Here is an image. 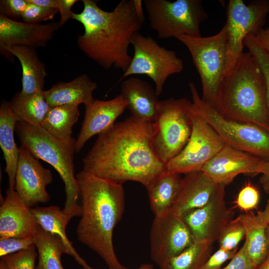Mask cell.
<instances>
[{
	"label": "cell",
	"instance_id": "17",
	"mask_svg": "<svg viewBox=\"0 0 269 269\" xmlns=\"http://www.w3.org/2000/svg\"><path fill=\"white\" fill-rule=\"evenodd\" d=\"M128 103L120 94L109 100L95 99L85 106L84 119L76 139L75 152H79L93 136L112 127L116 119L127 109Z\"/></svg>",
	"mask_w": 269,
	"mask_h": 269
},
{
	"label": "cell",
	"instance_id": "25",
	"mask_svg": "<svg viewBox=\"0 0 269 269\" xmlns=\"http://www.w3.org/2000/svg\"><path fill=\"white\" fill-rule=\"evenodd\" d=\"M30 210L34 220L42 229L63 241L68 255L74 258L83 268H91L78 254L67 236L66 228L69 221L63 210L58 206H50L33 207Z\"/></svg>",
	"mask_w": 269,
	"mask_h": 269
},
{
	"label": "cell",
	"instance_id": "51",
	"mask_svg": "<svg viewBox=\"0 0 269 269\" xmlns=\"http://www.w3.org/2000/svg\"><path fill=\"white\" fill-rule=\"evenodd\" d=\"M84 269V268H82V269Z\"/></svg>",
	"mask_w": 269,
	"mask_h": 269
},
{
	"label": "cell",
	"instance_id": "4",
	"mask_svg": "<svg viewBox=\"0 0 269 269\" xmlns=\"http://www.w3.org/2000/svg\"><path fill=\"white\" fill-rule=\"evenodd\" d=\"M217 110L227 118L255 124L269 133L265 79L250 52H243L225 76Z\"/></svg>",
	"mask_w": 269,
	"mask_h": 269
},
{
	"label": "cell",
	"instance_id": "46",
	"mask_svg": "<svg viewBox=\"0 0 269 269\" xmlns=\"http://www.w3.org/2000/svg\"><path fill=\"white\" fill-rule=\"evenodd\" d=\"M255 269H269V258H267L265 261Z\"/></svg>",
	"mask_w": 269,
	"mask_h": 269
},
{
	"label": "cell",
	"instance_id": "8",
	"mask_svg": "<svg viewBox=\"0 0 269 269\" xmlns=\"http://www.w3.org/2000/svg\"><path fill=\"white\" fill-rule=\"evenodd\" d=\"M152 149L165 164L178 155L192 130V102L185 98L159 101L153 122Z\"/></svg>",
	"mask_w": 269,
	"mask_h": 269
},
{
	"label": "cell",
	"instance_id": "24",
	"mask_svg": "<svg viewBox=\"0 0 269 269\" xmlns=\"http://www.w3.org/2000/svg\"><path fill=\"white\" fill-rule=\"evenodd\" d=\"M19 119L12 111L10 102H2L0 107V146L3 153L5 171L8 177V188L15 190V174L19 157L14 133Z\"/></svg>",
	"mask_w": 269,
	"mask_h": 269
},
{
	"label": "cell",
	"instance_id": "21",
	"mask_svg": "<svg viewBox=\"0 0 269 269\" xmlns=\"http://www.w3.org/2000/svg\"><path fill=\"white\" fill-rule=\"evenodd\" d=\"M121 91L131 116L154 121L159 101L155 89L148 83L137 78H127L121 84Z\"/></svg>",
	"mask_w": 269,
	"mask_h": 269
},
{
	"label": "cell",
	"instance_id": "39",
	"mask_svg": "<svg viewBox=\"0 0 269 269\" xmlns=\"http://www.w3.org/2000/svg\"><path fill=\"white\" fill-rule=\"evenodd\" d=\"M236 250H226L220 248L212 254L200 269H221L224 263L231 260L236 253Z\"/></svg>",
	"mask_w": 269,
	"mask_h": 269
},
{
	"label": "cell",
	"instance_id": "10",
	"mask_svg": "<svg viewBox=\"0 0 269 269\" xmlns=\"http://www.w3.org/2000/svg\"><path fill=\"white\" fill-rule=\"evenodd\" d=\"M131 44L133 57L119 81L133 75H146L154 83L158 96L160 95L168 78L183 71V61L174 51L161 46L150 36L138 32L133 37Z\"/></svg>",
	"mask_w": 269,
	"mask_h": 269
},
{
	"label": "cell",
	"instance_id": "49",
	"mask_svg": "<svg viewBox=\"0 0 269 269\" xmlns=\"http://www.w3.org/2000/svg\"><path fill=\"white\" fill-rule=\"evenodd\" d=\"M0 269H8L6 264L2 259L0 262Z\"/></svg>",
	"mask_w": 269,
	"mask_h": 269
},
{
	"label": "cell",
	"instance_id": "28",
	"mask_svg": "<svg viewBox=\"0 0 269 269\" xmlns=\"http://www.w3.org/2000/svg\"><path fill=\"white\" fill-rule=\"evenodd\" d=\"M10 104L19 121L37 128H41L51 108L47 102L43 90H38L26 97H20L17 92Z\"/></svg>",
	"mask_w": 269,
	"mask_h": 269
},
{
	"label": "cell",
	"instance_id": "34",
	"mask_svg": "<svg viewBox=\"0 0 269 269\" xmlns=\"http://www.w3.org/2000/svg\"><path fill=\"white\" fill-rule=\"evenodd\" d=\"M36 247L1 258L8 269H34L37 257Z\"/></svg>",
	"mask_w": 269,
	"mask_h": 269
},
{
	"label": "cell",
	"instance_id": "30",
	"mask_svg": "<svg viewBox=\"0 0 269 269\" xmlns=\"http://www.w3.org/2000/svg\"><path fill=\"white\" fill-rule=\"evenodd\" d=\"M34 238L38 254L36 269H64L61 257L63 253L67 254V250L63 241L39 225Z\"/></svg>",
	"mask_w": 269,
	"mask_h": 269
},
{
	"label": "cell",
	"instance_id": "6",
	"mask_svg": "<svg viewBox=\"0 0 269 269\" xmlns=\"http://www.w3.org/2000/svg\"><path fill=\"white\" fill-rule=\"evenodd\" d=\"M188 49L200 77L202 100L217 110L225 76L228 52L227 24L208 36L181 35L175 37Z\"/></svg>",
	"mask_w": 269,
	"mask_h": 269
},
{
	"label": "cell",
	"instance_id": "44",
	"mask_svg": "<svg viewBox=\"0 0 269 269\" xmlns=\"http://www.w3.org/2000/svg\"><path fill=\"white\" fill-rule=\"evenodd\" d=\"M257 215L264 225L267 226L269 223V199L265 208L258 212Z\"/></svg>",
	"mask_w": 269,
	"mask_h": 269
},
{
	"label": "cell",
	"instance_id": "32",
	"mask_svg": "<svg viewBox=\"0 0 269 269\" xmlns=\"http://www.w3.org/2000/svg\"><path fill=\"white\" fill-rule=\"evenodd\" d=\"M243 43L257 61L264 75L266 85L267 105L269 114V55L256 36L253 35H248L245 38Z\"/></svg>",
	"mask_w": 269,
	"mask_h": 269
},
{
	"label": "cell",
	"instance_id": "15",
	"mask_svg": "<svg viewBox=\"0 0 269 269\" xmlns=\"http://www.w3.org/2000/svg\"><path fill=\"white\" fill-rule=\"evenodd\" d=\"M52 179L51 171L44 167L38 158L20 145L14 189L28 207L32 208L39 203L50 200L46 187Z\"/></svg>",
	"mask_w": 269,
	"mask_h": 269
},
{
	"label": "cell",
	"instance_id": "43",
	"mask_svg": "<svg viewBox=\"0 0 269 269\" xmlns=\"http://www.w3.org/2000/svg\"><path fill=\"white\" fill-rule=\"evenodd\" d=\"M256 37L269 55V36L266 30L262 29L258 33Z\"/></svg>",
	"mask_w": 269,
	"mask_h": 269
},
{
	"label": "cell",
	"instance_id": "36",
	"mask_svg": "<svg viewBox=\"0 0 269 269\" xmlns=\"http://www.w3.org/2000/svg\"><path fill=\"white\" fill-rule=\"evenodd\" d=\"M35 246L34 236L0 239V256L1 258Z\"/></svg>",
	"mask_w": 269,
	"mask_h": 269
},
{
	"label": "cell",
	"instance_id": "40",
	"mask_svg": "<svg viewBox=\"0 0 269 269\" xmlns=\"http://www.w3.org/2000/svg\"><path fill=\"white\" fill-rule=\"evenodd\" d=\"M221 269H255L242 247L237 252L230 263Z\"/></svg>",
	"mask_w": 269,
	"mask_h": 269
},
{
	"label": "cell",
	"instance_id": "47",
	"mask_svg": "<svg viewBox=\"0 0 269 269\" xmlns=\"http://www.w3.org/2000/svg\"><path fill=\"white\" fill-rule=\"evenodd\" d=\"M90 269H94L92 268H91ZM127 269L125 268L124 267L121 269ZM155 269L153 267L152 265L150 264H142L140 265V267H139L137 268L136 269Z\"/></svg>",
	"mask_w": 269,
	"mask_h": 269
},
{
	"label": "cell",
	"instance_id": "29",
	"mask_svg": "<svg viewBox=\"0 0 269 269\" xmlns=\"http://www.w3.org/2000/svg\"><path fill=\"white\" fill-rule=\"evenodd\" d=\"M78 107V105H65L51 107L41 128L59 140L65 141L73 140L72 128L80 116Z\"/></svg>",
	"mask_w": 269,
	"mask_h": 269
},
{
	"label": "cell",
	"instance_id": "13",
	"mask_svg": "<svg viewBox=\"0 0 269 269\" xmlns=\"http://www.w3.org/2000/svg\"><path fill=\"white\" fill-rule=\"evenodd\" d=\"M194 243L182 217L171 211L154 216L149 234L150 256L159 267Z\"/></svg>",
	"mask_w": 269,
	"mask_h": 269
},
{
	"label": "cell",
	"instance_id": "38",
	"mask_svg": "<svg viewBox=\"0 0 269 269\" xmlns=\"http://www.w3.org/2000/svg\"><path fill=\"white\" fill-rule=\"evenodd\" d=\"M28 4L27 0H1L0 15L17 20L21 18Z\"/></svg>",
	"mask_w": 269,
	"mask_h": 269
},
{
	"label": "cell",
	"instance_id": "7",
	"mask_svg": "<svg viewBox=\"0 0 269 269\" xmlns=\"http://www.w3.org/2000/svg\"><path fill=\"white\" fill-rule=\"evenodd\" d=\"M193 111L204 119L226 145L269 160V133L253 124L223 116L203 101L195 85L189 84Z\"/></svg>",
	"mask_w": 269,
	"mask_h": 269
},
{
	"label": "cell",
	"instance_id": "37",
	"mask_svg": "<svg viewBox=\"0 0 269 269\" xmlns=\"http://www.w3.org/2000/svg\"><path fill=\"white\" fill-rule=\"evenodd\" d=\"M58 12L56 8L42 7L28 2L21 19L26 23H40L52 19Z\"/></svg>",
	"mask_w": 269,
	"mask_h": 269
},
{
	"label": "cell",
	"instance_id": "20",
	"mask_svg": "<svg viewBox=\"0 0 269 269\" xmlns=\"http://www.w3.org/2000/svg\"><path fill=\"white\" fill-rule=\"evenodd\" d=\"M219 185L202 171L185 174L170 211L182 217L188 211L205 206L216 194Z\"/></svg>",
	"mask_w": 269,
	"mask_h": 269
},
{
	"label": "cell",
	"instance_id": "50",
	"mask_svg": "<svg viewBox=\"0 0 269 269\" xmlns=\"http://www.w3.org/2000/svg\"><path fill=\"white\" fill-rule=\"evenodd\" d=\"M265 30H266V31L267 32V33H268V34L269 36V23L268 27L266 29H265Z\"/></svg>",
	"mask_w": 269,
	"mask_h": 269
},
{
	"label": "cell",
	"instance_id": "18",
	"mask_svg": "<svg viewBox=\"0 0 269 269\" xmlns=\"http://www.w3.org/2000/svg\"><path fill=\"white\" fill-rule=\"evenodd\" d=\"M60 23H29L0 15V51L5 47L23 46L35 48L45 46L60 27Z\"/></svg>",
	"mask_w": 269,
	"mask_h": 269
},
{
	"label": "cell",
	"instance_id": "48",
	"mask_svg": "<svg viewBox=\"0 0 269 269\" xmlns=\"http://www.w3.org/2000/svg\"><path fill=\"white\" fill-rule=\"evenodd\" d=\"M266 236L268 243V258H269V223L266 226Z\"/></svg>",
	"mask_w": 269,
	"mask_h": 269
},
{
	"label": "cell",
	"instance_id": "33",
	"mask_svg": "<svg viewBox=\"0 0 269 269\" xmlns=\"http://www.w3.org/2000/svg\"><path fill=\"white\" fill-rule=\"evenodd\" d=\"M244 237L245 230L243 224L237 218L233 219L218 240L219 248L229 251L236 250Z\"/></svg>",
	"mask_w": 269,
	"mask_h": 269
},
{
	"label": "cell",
	"instance_id": "22",
	"mask_svg": "<svg viewBox=\"0 0 269 269\" xmlns=\"http://www.w3.org/2000/svg\"><path fill=\"white\" fill-rule=\"evenodd\" d=\"M1 54L9 60L16 57L21 64L22 89L18 92L20 97H26L43 90L47 74L45 65L40 61L35 48L13 46L5 47Z\"/></svg>",
	"mask_w": 269,
	"mask_h": 269
},
{
	"label": "cell",
	"instance_id": "19",
	"mask_svg": "<svg viewBox=\"0 0 269 269\" xmlns=\"http://www.w3.org/2000/svg\"><path fill=\"white\" fill-rule=\"evenodd\" d=\"M38 228L30 208L15 190L8 188L0 207V239L34 236Z\"/></svg>",
	"mask_w": 269,
	"mask_h": 269
},
{
	"label": "cell",
	"instance_id": "5",
	"mask_svg": "<svg viewBox=\"0 0 269 269\" xmlns=\"http://www.w3.org/2000/svg\"><path fill=\"white\" fill-rule=\"evenodd\" d=\"M15 132L20 145L27 149L38 159L51 165L58 173L64 184L66 200L62 209L70 221L81 216L77 200L79 188L75 175L74 157L76 139L69 141L59 140L42 128L18 121Z\"/></svg>",
	"mask_w": 269,
	"mask_h": 269
},
{
	"label": "cell",
	"instance_id": "11",
	"mask_svg": "<svg viewBox=\"0 0 269 269\" xmlns=\"http://www.w3.org/2000/svg\"><path fill=\"white\" fill-rule=\"evenodd\" d=\"M268 14V0H255L248 5L242 0H229L226 22L228 52L225 76L233 68L243 54L245 38L249 34L257 35L263 29Z\"/></svg>",
	"mask_w": 269,
	"mask_h": 269
},
{
	"label": "cell",
	"instance_id": "42",
	"mask_svg": "<svg viewBox=\"0 0 269 269\" xmlns=\"http://www.w3.org/2000/svg\"><path fill=\"white\" fill-rule=\"evenodd\" d=\"M258 174H261L260 182L265 191L269 193V160H265L259 166Z\"/></svg>",
	"mask_w": 269,
	"mask_h": 269
},
{
	"label": "cell",
	"instance_id": "16",
	"mask_svg": "<svg viewBox=\"0 0 269 269\" xmlns=\"http://www.w3.org/2000/svg\"><path fill=\"white\" fill-rule=\"evenodd\" d=\"M264 159L225 144L201 171L218 184L226 186L241 174H258Z\"/></svg>",
	"mask_w": 269,
	"mask_h": 269
},
{
	"label": "cell",
	"instance_id": "31",
	"mask_svg": "<svg viewBox=\"0 0 269 269\" xmlns=\"http://www.w3.org/2000/svg\"><path fill=\"white\" fill-rule=\"evenodd\" d=\"M213 243L209 241L194 242L179 255L169 259L160 269H200L211 255Z\"/></svg>",
	"mask_w": 269,
	"mask_h": 269
},
{
	"label": "cell",
	"instance_id": "9",
	"mask_svg": "<svg viewBox=\"0 0 269 269\" xmlns=\"http://www.w3.org/2000/svg\"><path fill=\"white\" fill-rule=\"evenodd\" d=\"M149 26L160 39L201 35L200 25L208 18L201 0H144Z\"/></svg>",
	"mask_w": 269,
	"mask_h": 269
},
{
	"label": "cell",
	"instance_id": "12",
	"mask_svg": "<svg viewBox=\"0 0 269 269\" xmlns=\"http://www.w3.org/2000/svg\"><path fill=\"white\" fill-rule=\"evenodd\" d=\"M192 130L181 152L168 162L166 169L181 174L201 171L225 145L213 128L192 110Z\"/></svg>",
	"mask_w": 269,
	"mask_h": 269
},
{
	"label": "cell",
	"instance_id": "26",
	"mask_svg": "<svg viewBox=\"0 0 269 269\" xmlns=\"http://www.w3.org/2000/svg\"><path fill=\"white\" fill-rule=\"evenodd\" d=\"M182 178L180 174L165 169L146 189L154 216H162L170 211Z\"/></svg>",
	"mask_w": 269,
	"mask_h": 269
},
{
	"label": "cell",
	"instance_id": "2",
	"mask_svg": "<svg viewBox=\"0 0 269 269\" xmlns=\"http://www.w3.org/2000/svg\"><path fill=\"white\" fill-rule=\"evenodd\" d=\"M83 10L72 19L84 29L77 38L80 50L102 68L120 69L125 72L132 57L128 48L144 21L141 0H123L111 11L101 9L97 1L83 0Z\"/></svg>",
	"mask_w": 269,
	"mask_h": 269
},
{
	"label": "cell",
	"instance_id": "27",
	"mask_svg": "<svg viewBox=\"0 0 269 269\" xmlns=\"http://www.w3.org/2000/svg\"><path fill=\"white\" fill-rule=\"evenodd\" d=\"M244 228L245 241L243 247L255 269L268 258L266 226L257 215L249 212L237 217Z\"/></svg>",
	"mask_w": 269,
	"mask_h": 269
},
{
	"label": "cell",
	"instance_id": "23",
	"mask_svg": "<svg viewBox=\"0 0 269 269\" xmlns=\"http://www.w3.org/2000/svg\"><path fill=\"white\" fill-rule=\"evenodd\" d=\"M97 83L86 74L79 75L73 80L58 82L44 90L45 98L50 107L65 105L85 106L91 104L95 99L93 92L97 89Z\"/></svg>",
	"mask_w": 269,
	"mask_h": 269
},
{
	"label": "cell",
	"instance_id": "3",
	"mask_svg": "<svg viewBox=\"0 0 269 269\" xmlns=\"http://www.w3.org/2000/svg\"><path fill=\"white\" fill-rule=\"evenodd\" d=\"M81 197L78 240L99 255L110 269L124 268L115 252L113 235L125 208L122 184L83 169L76 175Z\"/></svg>",
	"mask_w": 269,
	"mask_h": 269
},
{
	"label": "cell",
	"instance_id": "41",
	"mask_svg": "<svg viewBox=\"0 0 269 269\" xmlns=\"http://www.w3.org/2000/svg\"><path fill=\"white\" fill-rule=\"evenodd\" d=\"M77 0H56L57 9L60 14V26L64 25L67 21L72 18L74 12L71 9Z\"/></svg>",
	"mask_w": 269,
	"mask_h": 269
},
{
	"label": "cell",
	"instance_id": "45",
	"mask_svg": "<svg viewBox=\"0 0 269 269\" xmlns=\"http://www.w3.org/2000/svg\"><path fill=\"white\" fill-rule=\"evenodd\" d=\"M28 2L38 6L57 9L56 0H27Z\"/></svg>",
	"mask_w": 269,
	"mask_h": 269
},
{
	"label": "cell",
	"instance_id": "14",
	"mask_svg": "<svg viewBox=\"0 0 269 269\" xmlns=\"http://www.w3.org/2000/svg\"><path fill=\"white\" fill-rule=\"evenodd\" d=\"M225 187L220 184L217 193L207 204L182 217L194 242L218 241L233 219L234 211L227 207L225 200Z\"/></svg>",
	"mask_w": 269,
	"mask_h": 269
},
{
	"label": "cell",
	"instance_id": "35",
	"mask_svg": "<svg viewBox=\"0 0 269 269\" xmlns=\"http://www.w3.org/2000/svg\"><path fill=\"white\" fill-rule=\"evenodd\" d=\"M260 201V193L251 183H246L239 191L235 203L237 207L245 213L256 208Z\"/></svg>",
	"mask_w": 269,
	"mask_h": 269
},
{
	"label": "cell",
	"instance_id": "1",
	"mask_svg": "<svg viewBox=\"0 0 269 269\" xmlns=\"http://www.w3.org/2000/svg\"><path fill=\"white\" fill-rule=\"evenodd\" d=\"M153 122L132 116L98 135L83 159V169L123 184L138 182L147 189L166 169L151 145Z\"/></svg>",
	"mask_w": 269,
	"mask_h": 269
}]
</instances>
